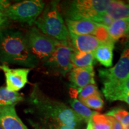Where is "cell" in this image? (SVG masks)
I'll list each match as a JSON object with an SVG mask.
<instances>
[{
	"label": "cell",
	"instance_id": "cell-1",
	"mask_svg": "<svg viewBox=\"0 0 129 129\" xmlns=\"http://www.w3.org/2000/svg\"><path fill=\"white\" fill-rule=\"evenodd\" d=\"M26 112L35 129H57L63 125L75 127L82 120L67 105L50 98L35 84L27 99Z\"/></svg>",
	"mask_w": 129,
	"mask_h": 129
},
{
	"label": "cell",
	"instance_id": "cell-2",
	"mask_svg": "<svg viewBox=\"0 0 129 129\" xmlns=\"http://www.w3.org/2000/svg\"><path fill=\"white\" fill-rule=\"evenodd\" d=\"M0 62L33 68L40 62L29 48L20 30L7 28L0 32Z\"/></svg>",
	"mask_w": 129,
	"mask_h": 129
},
{
	"label": "cell",
	"instance_id": "cell-3",
	"mask_svg": "<svg viewBox=\"0 0 129 129\" xmlns=\"http://www.w3.org/2000/svg\"><path fill=\"white\" fill-rule=\"evenodd\" d=\"M57 4V1H53L45 6L35 24L42 33L53 39L58 41H69V31L58 9Z\"/></svg>",
	"mask_w": 129,
	"mask_h": 129
},
{
	"label": "cell",
	"instance_id": "cell-4",
	"mask_svg": "<svg viewBox=\"0 0 129 129\" xmlns=\"http://www.w3.org/2000/svg\"><path fill=\"white\" fill-rule=\"evenodd\" d=\"M111 0H76L68 3L64 8L66 19L93 21L106 12Z\"/></svg>",
	"mask_w": 129,
	"mask_h": 129
},
{
	"label": "cell",
	"instance_id": "cell-5",
	"mask_svg": "<svg viewBox=\"0 0 129 129\" xmlns=\"http://www.w3.org/2000/svg\"><path fill=\"white\" fill-rule=\"evenodd\" d=\"M45 5L41 0H26L11 4L4 13L10 20L31 26L41 14Z\"/></svg>",
	"mask_w": 129,
	"mask_h": 129
},
{
	"label": "cell",
	"instance_id": "cell-6",
	"mask_svg": "<svg viewBox=\"0 0 129 129\" xmlns=\"http://www.w3.org/2000/svg\"><path fill=\"white\" fill-rule=\"evenodd\" d=\"M25 37L30 52L43 63L51 56L59 42L42 33L37 27L30 28Z\"/></svg>",
	"mask_w": 129,
	"mask_h": 129
},
{
	"label": "cell",
	"instance_id": "cell-7",
	"mask_svg": "<svg viewBox=\"0 0 129 129\" xmlns=\"http://www.w3.org/2000/svg\"><path fill=\"white\" fill-rule=\"evenodd\" d=\"M74 51L70 41H59L55 50L43 64L50 72L65 75L73 68L72 59Z\"/></svg>",
	"mask_w": 129,
	"mask_h": 129
},
{
	"label": "cell",
	"instance_id": "cell-8",
	"mask_svg": "<svg viewBox=\"0 0 129 129\" xmlns=\"http://www.w3.org/2000/svg\"><path fill=\"white\" fill-rule=\"evenodd\" d=\"M129 75V42L124 48L121 57L114 67L101 69L99 75L103 83H117L124 80Z\"/></svg>",
	"mask_w": 129,
	"mask_h": 129
},
{
	"label": "cell",
	"instance_id": "cell-9",
	"mask_svg": "<svg viewBox=\"0 0 129 129\" xmlns=\"http://www.w3.org/2000/svg\"><path fill=\"white\" fill-rule=\"evenodd\" d=\"M6 77V87L12 91L18 92L28 83L29 68H11L6 64L0 65Z\"/></svg>",
	"mask_w": 129,
	"mask_h": 129
},
{
	"label": "cell",
	"instance_id": "cell-10",
	"mask_svg": "<svg viewBox=\"0 0 129 129\" xmlns=\"http://www.w3.org/2000/svg\"><path fill=\"white\" fill-rule=\"evenodd\" d=\"M69 80L72 87L81 89L90 84H95L93 67L76 68L71 71Z\"/></svg>",
	"mask_w": 129,
	"mask_h": 129
},
{
	"label": "cell",
	"instance_id": "cell-11",
	"mask_svg": "<svg viewBox=\"0 0 129 129\" xmlns=\"http://www.w3.org/2000/svg\"><path fill=\"white\" fill-rule=\"evenodd\" d=\"M69 34L71 43L74 50L79 53H93L98 48L101 43L92 35H78Z\"/></svg>",
	"mask_w": 129,
	"mask_h": 129
},
{
	"label": "cell",
	"instance_id": "cell-12",
	"mask_svg": "<svg viewBox=\"0 0 129 129\" xmlns=\"http://www.w3.org/2000/svg\"><path fill=\"white\" fill-rule=\"evenodd\" d=\"M15 106H3L0 111V125L3 129H28L17 115Z\"/></svg>",
	"mask_w": 129,
	"mask_h": 129
},
{
	"label": "cell",
	"instance_id": "cell-13",
	"mask_svg": "<svg viewBox=\"0 0 129 129\" xmlns=\"http://www.w3.org/2000/svg\"><path fill=\"white\" fill-rule=\"evenodd\" d=\"M102 91L108 101H119L122 95L129 93V75L121 81L104 84Z\"/></svg>",
	"mask_w": 129,
	"mask_h": 129
},
{
	"label": "cell",
	"instance_id": "cell-14",
	"mask_svg": "<svg viewBox=\"0 0 129 129\" xmlns=\"http://www.w3.org/2000/svg\"><path fill=\"white\" fill-rule=\"evenodd\" d=\"M69 33L75 35H94L98 24L88 20H71L66 19Z\"/></svg>",
	"mask_w": 129,
	"mask_h": 129
},
{
	"label": "cell",
	"instance_id": "cell-15",
	"mask_svg": "<svg viewBox=\"0 0 129 129\" xmlns=\"http://www.w3.org/2000/svg\"><path fill=\"white\" fill-rule=\"evenodd\" d=\"M106 13L114 20L129 18V3L111 0Z\"/></svg>",
	"mask_w": 129,
	"mask_h": 129
},
{
	"label": "cell",
	"instance_id": "cell-16",
	"mask_svg": "<svg viewBox=\"0 0 129 129\" xmlns=\"http://www.w3.org/2000/svg\"><path fill=\"white\" fill-rule=\"evenodd\" d=\"M114 48V43H101L94 52L95 60L104 67H111L112 64Z\"/></svg>",
	"mask_w": 129,
	"mask_h": 129
},
{
	"label": "cell",
	"instance_id": "cell-17",
	"mask_svg": "<svg viewBox=\"0 0 129 129\" xmlns=\"http://www.w3.org/2000/svg\"><path fill=\"white\" fill-rule=\"evenodd\" d=\"M111 39L115 43L122 37L129 35V18L114 20L108 28Z\"/></svg>",
	"mask_w": 129,
	"mask_h": 129
},
{
	"label": "cell",
	"instance_id": "cell-18",
	"mask_svg": "<svg viewBox=\"0 0 129 129\" xmlns=\"http://www.w3.org/2000/svg\"><path fill=\"white\" fill-rule=\"evenodd\" d=\"M24 99L23 94L19 92L10 91L6 87H0V106L16 105Z\"/></svg>",
	"mask_w": 129,
	"mask_h": 129
},
{
	"label": "cell",
	"instance_id": "cell-19",
	"mask_svg": "<svg viewBox=\"0 0 129 129\" xmlns=\"http://www.w3.org/2000/svg\"><path fill=\"white\" fill-rule=\"evenodd\" d=\"M69 102L71 106V109L80 118L82 121H84L88 122L91 120L93 116L97 113L96 111H91L76 99H72Z\"/></svg>",
	"mask_w": 129,
	"mask_h": 129
},
{
	"label": "cell",
	"instance_id": "cell-20",
	"mask_svg": "<svg viewBox=\"0 0 129 129\" xmlns=\"http://www.w3.org/2000/svg\"><path fill=\"white\" fill-rule=\"evenodd\" d=\"M95 60L94 52L83 53L74 51L72 59L73 68L93 67Z\"/></svg>",
	"mask_w": 129,
	"mask_h": 129
},
{
	"label": "cell",
	"instance_id": "cell-21",
	"mask_svg": "<svg viewBox=\"0 0 129 129\" xmlns=\"http://www.w3.org/2000/svg\"><path fill=\"white\" fill-rule=\"evenodd\" d=\"M91 123L94 129H111V124L106 114L97 112L91 118Z\"/></svg>",
	"mask_w": 129,
	"mask_h": 129
},
{
	"label": "cell",
	"instance_id": "cell-22",
	"mask_svg": "<svg viewBox=\"0 0 129 129\" xmlns=\"http://www.w3.org/2000/svg\"><path fill=\"white\" fill-rule=\"evenodd\" d=\"M80 101L89 109L91 108L97 111H101L104 105V102L102 99L101 94L93 95Z\"/></svg>",
	"mask_w": 129,
	"mask_h": 129
},
{
	"label": "cell",
	"instance_id": "cell-23",
	"mask_svg": "<svg viewBox=\"0 0 129 129\" xmlns=\"http://www.w3.org/2000/svg\"><path fill=\"white\" fill-rule=\"evenodd\" d=\"M106 114L115 118L116 120L121 124L122 126L129 124V112L125 109L117 108L112 109Z\"/></svg>",
	"mask_w": 129,
	"mask_h": 129
},
{
	"label": "cell",
	"instance_id": "cell-24",
	"mask_svg": "<svg viewBox=\"0 0 129 129\" xmlns=\"http://www.w3.org/2000/svg\"><path fill=\"white\" fill-rule=\"evenodd\" d=\"M93 36L96 37L101 43H114L109 34L108 28L104 25L98 24Z\"/></svg>",
	"mask_w": 129,
	"mask_h": 129
},
{
	"label": "cell",
	"instance_id": "cell-25",
	"mask_svg": "<svg viewBox=\"0 0 129 129\" xmlns=\"http://www.w3.org/2000/svg\"><path fill=\"white\" fill-rule=\"evenodd\" d=\"M79 90V99L80 101L85 99L91 96L96 94H101L95 84H90L84 87L78 89Z\"/></svg>",
	"mask_w": 129,
	"mask_h": 129
},
{
	"label": "cell",
	"instance_id": "cell-26",
	"mask_svg": "<svg viewBox=\"0 0 129 129\" xmlns=\"http://www.w3.org/2000/svg\"><path fill=\"white\" fill-rule=\"evenodd\" d=\"M114 21V20L111 18L108 14L106 13V12H105L97 16L92 22L96 23L99 24V25H104L105 26L108 28L109 26L113 23Z\"/></svg>",
	"mask_w": 129,
	"mask_h": 129
},
{
	"label": "cell",
	"instance_id": "cell-27",
	"mask_svg": "<svg viewBox=\"0 0 129 129\" xmlns=\"http://www.w3.org/2000/svg\"><path fill=\"white\" fill-rule=\"evenodd\" d=\"M10 25V20L3 12L0 11V32L7 29Z\"/></svg>",
	"mask_w": 129,
	"mask_h": 129
},
{
	"label": "cell",
	"instance_id": "cell-28",
	"mask_svg": "<svg viewBox=\"0 0 129 129\" xmlns=\"http://www.w3.org/2000/svg\"><path fill=\"white\" fill-rule=\"evenodd\" d=\"M111 124V129H123L122 125L118 121L116 120L115 118L111 116L108 115Z\"/></svg>",
	"mask_w": 129,
	"mask_h": 129
},
{
	"label": "cell",
	"instance_id": "cell-29",
	"mask_svg": "<svg viewBox=\"0 0 129 129\" xmlns=\"http://www.w3.org/2000/svg\"><path fill=\"white\" fill-rule=\"evenodd\" d=\"M10 2L7 0H0V11L4 12L5 10L10 6Z\"/></svg>",
	"mask_w": 129,
	"mask_h": 129
},
{
	"label": "cell",
	"instance_id": "cell-30",
	"mask_svg": "<svg viewBox=\"0 0 129 129\" xmlns=\"http://www.w3.org/2000/svg\"><path fill=\"white\" fill-rule=\"evenodd\" d=\"M119 101L124 102L129 105V93H126V94L122 95L119 99Z\"/></svg>",
	"mask_w": 129,
	"mask_h": 129
},
{
	"label": "cell",
	"instance_id": "cell-31",
	"mask_svg": "<svg viewBox=\"0 0 129 129\" xmlns=\"http://www.w3.org/2000/svg\"><path fill=\"white\" fill-rule=\"evenodd\" d=\"M57 129H76V128H75V127H71V126H69V125H63L58 127Z\"/></svg>",
	"mask_w": 129,
	"mask_h": 129
},
{
	"label": "cell",
	"instance_id": "cell-32",
	"mask_svg": "<svg viewBox=\"0 0 129 129\" xmlns=\"http://www.w3.org/2000/svg\"><path fill=\"white\" fill-rule=\"evenodd\" d=\"M87 126L86 129H94L93 127L92 123H91V121L90 120L89 121L87 122Z\"/></svg>",
	"mask_w": 129,
	"mask_h": 129
},
{
	"label": "cell",
	"instance_id": "cell-33",
	"mask_svg": "<svg viewBox=\"0 0 129 129\" xmlns=\"http://www.w3.org/2000/svg\"><path fill=\"white\" fill-rule=\"evenodd\" d=\"M122 127H123V129H129V124H128L124 125V126H122Z\"/></svg>",
	"mask_w": 129,
	"mask_h": 129
},
{
	"label": "cell",
	"instance_id": "cell-34",
	"mask_svg": "<svg viewBox=\"0 0 129 129\" xmlns=\"http://www.w3.org/2000/svg\"><path fill=\"white\" fill-rule=\"evenodd\" d=\"M0 129H3V128H2V127L1 126V125H0Z\"/></svg>",
	"mask_w": 129,
	"mask_h": 129
},
{
	"label": "cell",
	"instance_id": "cell-35",
	"mask_svg": "<svg viewBox=\"0 0 129 129\" xmlns=\"http://www.w3.org/2000/svg\"><path fill=\"white\" fill-rule=\"evenodd\" d=\"M2 107H3V106H0V111H1V108H2Z\"/></svg>",
	"mask_w": 129,
	"mask_h": 129
},
{
	"label": "cell",
	"instance_id": "cell-36",
	"mask_svg": "<svg viewBox=\"0 0 129 129\" xmlns=\"http://www.w3.org/2000/svg\"><path fill=\"white\" fill-rule=\"evenodd\" d=\"M128 3H129V1H128Z\"/></svg>",
	"mask_w": 129,
	"mask_h": 129
}]
</instances>
